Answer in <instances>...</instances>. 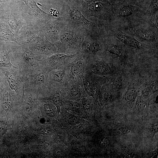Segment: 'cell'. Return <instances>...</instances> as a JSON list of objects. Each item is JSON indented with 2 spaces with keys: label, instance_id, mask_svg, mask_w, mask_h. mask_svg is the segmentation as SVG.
I'll return each instance as SVG.
<instances>
[{
  "label": "cell",
  "instance_id": "cell-36",
  "mask_svg": "<svg viewBox=\"0 0 158 158\" xmlns=\"http://www.w3.org/2000/svg\"><path fill=\"white\" fill-rule=\"evenodd\" d=\"M9 0H0V2H5L8 1Z\"/></svg>",
  "mask_w": 158,
  "mask_h": 158
},
{
  "label": "cell",
  "instance_id": "cell-23",
  "mask_svg": "<svg viewBox=\"0 0 158 158\" xmlns=\"http://www.w3.org/2000/svg\"><path fill=\"white\" fill-rule=\"evenodd\" d=\"M107 49L110 53L119 56L123 55V53L121 49L119 46L115 44H110L107 47Z\"/></svg>",
  "mask_w": 158,
  "mask_h": 158
},
{
  "label": "cell",
  "instance_id": "cell-8",
  "mask_svg": "<svg viewBox=\"0 0 158 158\" xmlns=\"http://www.w3.org/2000/svg\"><path fill=\"white\" fill-rule=\"evenodd\" d=\"M42 36L38 27L27 25L20 29L15 35V38L18 44L28 47Z\"/></svg>",
  "mask_w": 158,
  "mask_h": 158
},
{
  "label": "cell",
  "instance_id": "cell-10",
  "mask_svg": "<svg viewBox=\"0 0 158 158\" xmlns=\"http://www.w3.org/2000/svg\"><path fill=\"white\" fill-rule=\"evenodd\" d=\"M0 70L5 77L9 87L16 92V95L21 92L23 94V80L17 69L1 68Z\"/></svg>",
  "mask_w": 158,
  "mask_h": 158
},
{
  "label": "cell",
  "instance_id": "cell-20",
  "mask_svg": "<svg viewBox=\"0 0 158 158\" xmlns=\"http://www.w3.org/2000/svg\"><path fill=\"white\" fill-rule=\"evenodd\" d=\"M137 10L132 6H125L121 7L118 12L119 16L121 17H126L133 15Z\"/></svg>",
  "mask_w": 158,
  "mask_h": 158
},
{
  "label": "cell",
  "instance_id": "cell-19",
  "mask_svg": "<svg viewBox=\"0 0 158 158\" xmlns=\"http://www.w3.org/2000/svg\"><path fill=\"white\" fill-rule=\"evenodd\" d=\"M150 21L157 25L158 0H152L149 11Z\"/></svg>",
  "mask_w": 158,
  "mask_h": 158
},
{
  "label": "cell",
  "instance_id": "cell-1",
  "mask_svg": "<svg viewBox=\"0 0 158 158\" xmlns=\"http://www.w3.org/2000/svg\"><path fill=\"white\" fill-rule=\"evenodd\" d=\"M59 16L64 20L66 26L71 28L82 32L86 35L95 32L96 24L89 20L77 6L67 5L59 13Z\"/></svg>",
  "mask_w": 158,
  "mask_h": 158
},
{
  "label": "cell",
  "instance_id": "cell-11",
  "mask_svg": "<svg viewBox=\"0 0 158 158\" xmlns=\"http://www.w3.org/2000/svg\"><path fill=\"white\" fill-rule=\"evenodd\" d=\"M77 54L69 55L63 53H56L44 59L39 60V63L47 71H49L75 57Z\"/></svg>",
  "mask_w": 158,
  "mask_h": 158
},
{
  "label": "cell",
  "instance_id": "cell-17",
  "mask_svg": "<svg viewBox=\"0 0 158 158\" xmlns=\"http://www.w3.org/2000/svg\"><path fill=\"white\" fill-rule=\"evenodd\" d=\"M10 89L8 85L4 90L0 101L2 109L7 111L11 110L13 106V98L9 91Z\"/></svg>",
  "mask_w": 158,
  "mask_h": 158
},
{
  "label": "cell",
  "instance_id": "cell-14",
  "mask_svg": "<svg viewBox=\"0 0 158 158\" xmlns=\"http://www.w3.org/2000/svg\"><path fill=\"white\" fill-rule=\"evenodd\" d=\"M0 41L13 42L18 44L16 39L15 35L12 32L8 25L1 18Z\"/></svg>",
  "mask_w": 158,
  "mask_h": 158
},
{
  "label": "cell",
  "instance_id": "cell-34",
  "mask_svg": "<svg viewBox=\"0 0 158 158\" xmlns=\"http://www.w3.org/2000/svg\"><path fill=\"white\" fill-rule=\"evenodd\" d=\"M129 128L128 127L125 125H123L120 126L118 128L119 130L123 134H125L128 131Z\"/></svg>",
  "mask_w": 158,
  "mask_h": 158
},
{
  "label": "cell",
  "instance_id": "cell-16",
  "mask_svg": "<svg viewBox=\"0 0 158 158\" xmlns=\"http://www.w3.org/2000/svg\"><path fill=\"white\" fill-rule=\"evenodd\" d=\"M128 30L132 34L142 40L152 41L156 39L154 35L145 30L131 27H129Z\"/></svg>",
  "mask_w": 158,
  "mask_h": 158
},
{
  "label": "cell",
  "instance_id": "cell-24",
  "mask_svg": "<svg viewBox=\"0 0 158 158\" xmlns=\"http://www.w3.org/2000/svg\"><path fill=\"white\" fill-rule=\"evenodd\" d=\"M137 96V91L134 89H129L126 92V98L128 102H134L136 99Z\"/></svg>",
  "mask_w": 158,
  "mask_h": 158
},
{
  "label": "cell",
  "instance_id": "cell-5",
  "mask_svg": "<svg viewBox=\"0 0 158 158\" xmlns=\"http://www.w3.org/2000/svg\"><path fill=\"white\" fill-rule=\"evenodd\" d=\"M26 6L29 25L39 28L47 21L57 17L41 9L34 0H22Z\"/></svg>",
  "mask_w": 158,
  "mask_h": 158
},
{
  "label": "cell",
  "instance_id": "cell-13",
  "mask_svg": "<svg viewBox=\"0 0 158 158\" xmlns=\"http://www.w3.org/2000/svg\"><path fill=\"white\" fill-rule=\"evenodd\" d=\"M95 33L85 36L81 45L83 53L94 54L101 50V43L98 40L94 37Z\"/></svg>",
  "mask_w": 158,
  "mask_h": 158
},
{
  "label": "cell",
  "instance_id": "cell-33",
  "mask_svg": "<svg viewBox=\"0 0 158 158\" xmlns=\"http://www.w3.org/2000/svg\"><path fill=\"white\" fill-rule=\"evenodd\" d=\"M79 122V119L78 117L74 116H70L68 119V122L71 125L77 124Z\"/></svg>",
  "mask_w": 158,
  "mask_h": 158
},
{
  "label": "cell",
  "instance_id": "cell-9",
  "mask_svg": "<svg viewBox=\"0 0 158 158\" xmlns=\"http://www.w3.org/2000/svg\"><path fill=\"white\" fill-rule=\"evenodd\" d=\"M28 47L38 60L44 59L56 53L57 51L55 44L43 36Z\"/></svg>",
  "mask_w": 158,
  "mask_h": 158
},
{
  "label": "cell",
  "instance_id": "cell-3",
  "mask_svg": "<svg viewBox=\"0 0 158 158\" xmlns=\"http://www.w3.org/2000/svg\"><path fill=\"white\" fill-rule=\"evenodd\" d=\"M85 35L82 32L66 26L58 40L54 44L57 48L56 53L75 51L79 50Z\"/></svg>",
  "mask_w": 158,
  "mask_h": 158
},
{
  "label": "cell",
  "instance_id": "cell-28",
  "mask_svg": "<svg viewBox=\"0 0 158 158\" xmlns=\"http://www.w3.org/2000/svg\"><path fill=\"white\" fill-rule=\"evenodd\" d=\"M70 92L71 96L74 98L78 99L81 97L80 92L76 87H71L70 90Z\"/></svg>",
  "mask_w": 158,
  "mask_h": 158
},
{
  "label": "cell",
  "instance_id": "cell-4",
  "mask_svg": "<svg viewBox=\"0 0 158 158\" xmlns=\"http://www.w3.org/2000/svg\"><path fill=\"white\" fill-rule=\"evenodd\" d=\"M0 18L8 25L15 35L23 26L29 25L26 7L17 9L4 8L2 6Z\"/></svg>",
  "mask_w": 158,
  "mask_h": 158
},
{
  "label": "cell",
  "instance_id": "cell-7",
  "mask_svg": "<svg viewBox=\"0 0 158 158\" xmlns=\"http://www.w3.org/2000/svg\"><path fill=\"white\" fill-rule=\"evenodd\" d=\"M47 71L40 63L31 75L23 81L24 89L31 91H36L44 87L47 82Z\"/></svg>",
  "mask_w": 158,
  "mask_h": 158
},
{
  "label": "cell",
  "instance_id": "cell-31",
  "mask_svg": "<svg viewBox=\"0 0 158 158\" xmlns=\"http://www.w3.org/2000/svg\"><path fill=\"white\" fill-rule=\"evenodd\" d=\"M143 106V102L141 99L139 97H137L135 107L138 111H140Z\"/></svg>",
  "mask_w": 158,
  "mask_h": 158
},
{
  "label": "cell",
  "instance_id": "cell-30",
  "mask_svg": "<svg viewBox=\"0 0 158 158\" xmlns=\"http://www.w3.org/2000/svg\"><path fill=\"white\" fill-rule=\"evenodd\" d=\"M7 127L8 126L6 123L0 121V140L7 131Z\"/></svg>",
  "mask_w": 158,
  "mask_h": 158
},
{
  "label": "cell",
  "instance_id": "cell-12",
  "mask_svg": "<svg viewBox=\"0 0 158 158\" xmlns=\"http://www.w3.org/2000/svg\"><path fill=\"white\" fill-rule=\"evenodd\" d=\"M17 43L11 41H0V68L18 69L11 62L10 55Z\"/></svg>",
  "mask_w": 158,
  "mask_h": 158
},
{
  "label": "cell",
  "instance_id": "cell-21",
  "mask_svg": "<svg viewBox=\"0 0 158 158\" xmlns=\"http://www.w3.org/2000/svg\"><path fill=\"white\" fill-rule=\"evenodd\" d=\"M65 75V73L61 70H58L52 72L50 77L54 82H60L62 81Z\"/></svg>",
  "mask_w": 158,
  "mask_h": 158
},
{
  "label": "cell",
  "instance_id": "cell-18",
  "mask_svg": "<svg viewBox=\"0 0 158 158\" xmlns=\"http://www.w3.org/2000/svg\"><path fill=\"white\" fill-rule=\"evenodd\" d=\"M91 70L94 73L102 75H106L109 73L110 68L108 65L103 61H97L91 66Z\"/></svg>",
  "mask_w": 158,
  "mask_h": 158
},
{
  "label": "cell",
  "instance_id": "cell-2",
  "mask_svg": "<svg viewBox=\"0 0 158 158\" xmlns=\"http://www.w3.org/2000/svg\"><path fill=\"white\" fill-rule=\"evenodd\" d=\"M10 56L12 61L18 66L17 69L23 81L31 75L40 63L39 60L29 48L23 44L17 43Z\"/></svg>",
  "mask_w": 158,
  "mask_h": 158
},
{
  "label": "cell",
  "instance_id": "cell-6",
  "mask_svg": "<svg viewBox=\"0 0 158 158\" xmlns=\"http://www.w3.org/2000/svg\"><path fill=\"white\" fill-rule=\"evenodd\" d=\"M66 26L63 19L59 16L47 21L39 28L43 37L54 44L58 40L61 31Z\"/></svg>",
  "mask_w": 158,
  "mask_h": 158
},
{
  "label": "cell",
  "instance_id": "cell-27",
  "mask_svg": "<svg viewBox=\"0 0 158 158\" xmlns=\"http://www.w3.org/2000/svg\"><path fill=\"white\" fill-rule=\"evenodd\" d=\"M83 85L85 90L87 94L90 96L93 97L95 92L89 82L87 80H83Z\"/></svg>",
  "mask_w": 158,
  "mask_h": 158
},
{
  "label": "cell",
  "instance_id": "cell-22",
  "mask_svg": "<svg viewBox=\"0 0 158 158\" xmlns=\"http://www.w3.org/2000/svg\"><path fill=\"white\" fill-rule=\"evenodd\" d=\"M52 100L59 114L60 112V109L62 104V100L60 95L57 92L54 93L52 97Z\"/></svg>",
  "mask_w": 158,
  "mask_h": 158
},
{
  "label": "cell",
  "instance_id": "cell-25",
  "mask_svg": "<svg viewBox=\"0 0 158 158\" xmlns=\"http://www.w3.org/2000/svg\"><path fill=\"white\" fill-rule=\"evenodd\" d=\"M8 85L5 77L0 70V101L2 93Z\"/></svg>",
  "mask_w": 158,
  "mask_h": 158
},
{
  "label": "cell",
  "instance_id": "cell-35",
  "mask_svg": "<svg viewBox=\"0 0 158 158\" xmlns=\"http://www.w3.org/2000/svg\"><path fill=\"white\" fill-rule=\"evenodd\" d=\"M116 87L118 88H120L122 86V80L121 78L119 77L117 78L115 82Z\"/></svg>",
  "mask_w": 158,
  "mask_h": 158
},
{
  "label": "cell",
  "instance_id": "cell-32",
  "mask_svg": "<svg viewBox=\"0 0 158 158\" xmlns=\"http://www.w3.org/2000/svg\"><path fill=\"white\" fill-rule=\"evenodd\" d=\"M68 104L70 107L74 109H79L80 107V104L76 102L69 101L68 102Z\"/></svg>",
  "mask_w": 158,
  "mask_h": 158
},
{
  "label": "cell",
  "instance_id": "cell-15",
  "mask_svg": "<svg viewBox=\"0 0 158 158\" xmlns=\"http://www.w3.org/2000/svg\"><path fill=\"white\" fill-rule=\"evenodd\" d=\"M115 37L127 45L132 47L140 49L142 44L134 38L122 32H118L115 33Z\"/></svg>",
  "mask_w": 158,
  "mask_h": 158
},
{
  "label": "cell",
  "instance_id": "cell-26",
  "mask_svg": "<svg viewBox=\"0 0 158 158\" xmlns=\"http://www.w3.org/2000/svg\"><path fill=\"white\" fill-rule=\"evenodd\" d=\"M44 107L46 114L49 116L53 117L55 116V111L52 105L46 103L44 104Z\"/></svg>",
  "mask_w": 158,
  "mask_h": 158
},
{
  "label": "cell",
  "instance_id": "cell-29",
  "mask_svg": "<svg viewBox=\"0 0 158 158\" xmlns=\"http://www.w3.org/2000/svg\"><path fill=\"white\" fill-rule=\"evenodd\" d=\"M82 103L84 110L86 112H88L90 109L91 105L89 100L86 98L82 99Z\"/></svg>",
  "mask_w": 158,
  "mask_h": 158
}]
</instances>
